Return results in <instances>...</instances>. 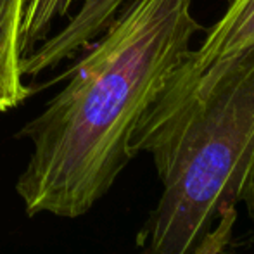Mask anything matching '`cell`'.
<instances>
[{
    "mask_svg": "<svg viewBox=\"0 0 254 254\" xmlns=\"http://www.w3.org/2000/svg\"><path fill=\"white\" fill-rule=\"evenodd\" d=\"M197 31L192 0H131L56 78L69 81L17 133L33 144L16 182L28 216H83L113 189L135 127Z\"/></svg>",
    "mask_w": 254,
    "mask_h": 254,
    "instance_id": "1",
    "label": "cell"
},
{
    "mask_svg": "<svg viewBox=\"0 0 254 254\" xmlns=\"http://www.w3.org/2000/svg\"><path fill=\"white\" fill-rule=\"evenodd\" d=\"M130 152L151 154L163 184L138 232L142 254H192L237 202L254 223V47L206 66L187 54L137 123Z\"/></svg>",
    "mask_w": 254,
    "mask_h": 254,
    "instance_id": "2",
    "label": "cell"
},
{
    "mask_svg": "<svg viewBox=\"0 0 254 254\" xmlns=\"http://www.w3.org/2000/svg\"><path fill=\"white\" fill-rule=\"evenodd\" d=\"M131 0H83L81 7L66 26L56 35L42 40L40 45L30 51L21 59V71L24 76H38L52 69L63 61L71 59L85 51L102 31L113 23L120 10Z\"/></svg>",
    "mask_w": 254,
    "mask_h": 254,
    "instance_id": "3",
    "label": "cell"
},
{
    "mask_svg": "<svg viewBox=\"0 0 254 254\" xmlns=\"http://www.w3.org/2000/svg\"><path fill=\"white\" fill-rule=\"evenodd\" d=\"M28 0H0V113L17 107L31 94L21 71V26Z\"/></svg>",
    "mask_w": 254,
    "mask_h": 254,
    "instance_id": "4",
    "label": "cell"
},
{
    "mask_svg": "<svg viewBox=\"0 0 254 254\" xmlns=\"http://www.w3.org/2000/svg\"><path fill=\"white\" fill-rule=\"evenodd\" d=\"M254 47V0H230L223 16L209 28L201 47L189 52L194 66Z\"/></svg>",
    "mask_w": 254,
    "mask_h": 254,
    "instance_id": "5",
    "label": "cell"
},
{
    "mask_svg": "<svg viewBox=\"0 0 254 254\" xmlns=\"http://www.w3.org/2000/svg\"><path fill=\"white\" fill-rule=\"evenodd\" d=\"M76 0H28L21 26V52L26 56L45 40L57 19L67 16Z\"/></svg>",
    "mask_w": 254,
    "mask_h": 254,
    "instance_id": "6",
    "label": "cell"
},
{
    "mask_svg": "<svg viewBox=\"0 0 254 254\" xmlns=\"http://www.w3.org/2000/svg\"><path fill=\"white\" fill-rule=\"evenodd\" d=\"M235 221H237V207L225 206L221 214L214 221L209 234L202 239V242L192 251V254H225L232 244Z\"/></svg>",
    "mask_w": 254,
    "mask_h": 254,
    "instance_id": "7",
    "label": "cell"
}]
</instances>
